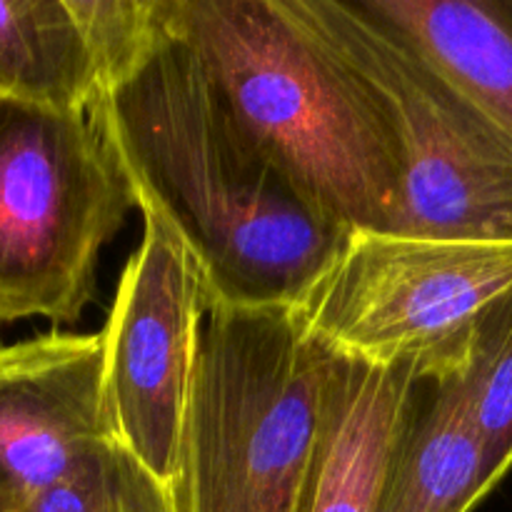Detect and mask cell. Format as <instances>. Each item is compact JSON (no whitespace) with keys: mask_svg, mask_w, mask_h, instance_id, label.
<instances>
[{"mask_svg":"<svg viewBox=\"0 0 512 512\" xmlns=\"http://www.w3.org/2000/svg\"><path fill=\"white\" fill-rule=\"evenodd\" d=\"M490 493L465 378L420 383L378 512H470Z\"/></svg>","mask_w":512,"mask_h":512,"instance_id":"obj_10","label":"cell"},{"mask_svg":"<svg viewBox=\"0 0 512 512\" xmlns=\"http://www.w3.org/2000/svg\"><path fill=\"white\" fill-rule=\"evenodd\" d=\"M408 35L512 140V25L495 0H363Z\"/></svg>","mask_w":512,"mask_h":512,"instance_id":"obj_11","label":"cell"},{"mask_svg":"<svg viewBox=\"0 0 512 512\" xmlns=\"http://www.w3.org/2000/svg\"><path fill=\"white\" fill-rule=\"evenodd\" d=\"M495 3H498L500 13H503L505 18H508V23L512 25V0H495Z\"/></svg>","mask_w":512,"mask_h":512,"instance_id":"obj_16","label":"cell"},{"mask_svg":"<svg viewBox=\"0 0 512 512\" xmlns=\"http://www.w3.org/2000/svg\"><path fill=\"white\" fill-rule=\"evenodd\" d=\"M135 198L93 118L0 98V323H75Z\"/></svg>","mask_w":512,"mask_h":512,"instance_id":"obj_6","label":"cell"},{"mask_svg":"<svg viewBox=\"0 0 512 512\" xmlns=\"http://www.w3.org/2000/svg\"><path fill=\"white\" fill-rule=\"evenodd\" d=\"M0 98L90 115L100 83L68 0H0Z\"/></svg>","mask_w":512,"mask_h":512,"instance_id":"obj_12","label":"cell"},{"mask_svg":"<svg viewBox=\"0 0 512 512\" xmlns=\"http://www.w3.org/2000/svg\"><path fill=\"white\" fill-rule=\"evenodd\" d=\"M208 310L203 275L185 245L145 218L103 328L105 403L115 443L170 485Z\"/></svg>","mask_w":512,"mask_h":512,"instance_id":"obj_7","label":"cell"},{"mask_svg":"<svg viewBox=\"0 0 512 512\" xmlns=\"http://www.w3.org/2000/svg\"><path fill=\"white\" fill-rule=\"evenodd\" d=\"M90 118L135 208L198 265L210 308H295L348 238L238 123L175 30Z\"/></svg>","mask_w":512,"mask_h":512,"instance_id":"obj_1","label":"cell"},{"mask_svg":"<svg viewBox=\"0 0 512 512\" xmlns=\"http://www.w3.org/2000/svg\"><path fill=\"white\" fill-rule=\"evenodd\" d=\"M465 385L483 438L485 478L493 490L512 468V295L490 318Z\"/></svg>","mask_w":512,"mask_h":512,"instance_id":"obj_15","label":"cell"},{"mask_svg":"<svg viewBox=\"0 0 512 512\" xmlns=\"http://www.w3.org/2000/svg\"><path fill=\"white\" fill-rule=\"evenodd\" d=\"M510 295L512 240L350 230L295 310L325 353L445 383Z\"/></svg>","mask_w":512,"mask_h":512,"instance_id":"obj_5","label":"cell"},{"mask_svg":"<svg viewBox=\"0 0 512 512\" xmlns=\"http://www.w3.org/2000/svg\"><path fill=\"white\" fill-rule=\"evenodd\" d=\"M108 440L103 333H45L0 348V495L13 508Z\"/></svg>","mask_w":512,"mask_h":512,"instance_id":"obj_8","label":"cell"},{"mask_svg":"<svg viewBox=\"0 0 512 512\" xmlns=\"http://www.w3.org/2000/svg\"><path fill=\"white\" fill-rule=\"evenodd\" d=\"M418 380L325 353L323 408L298 512H378Z\"/></svg>","mask_w":512,"mask_h":512,"instance_id":"obj_9","label":"cell"},{"mask_svg":"<svg viewBox=\"0 0 512 512\" xmlns=\"http://www.w3.org/2000/svg\"><path fill=\"white\" fill-rule=\"evenodd\" d=\"M173 30L325 213L348 230H395L398 173L373 105L280 0H173Z\"/></svg>","mask_w":512,"mask_h":512,"instance_id":"obj_2","label":"cell"},{"mask_svg":"<svg viewBox=\"0 0 512 512\" xmlns=\"http://www.w3.org/2000/svg\"><path fill=\"white\" fill-rule=\"evenodd\" d=\"M85 35L100 98L128 80L173 35V0H68Z\"/></svg>","mask_w":512,"mask_h":512,"instance_id":"obj_14","label":"cell"},{"mask_svg":"<svg viewBox=\"0 0 512 512\" xmlns=\"http://www.w3.org/2000/svg\"><path fill=\"white\" fill-rule=\"evenodd\" d=\"M0 512H13V505H10L3 495H0Z\"/></svg>","mask_w":512,"mask_h":512,"instance_id":"obj_17","label":"cell"},{"mask_svg":"<svg viewBox=\"0 0 512 512\" xmlns=\"http://www.w3.org/2000/svg\"><path fill=\"white\" fill-rule=\"evenodd\" d=\"M13 512H180V505L173 485L108 440Z\"/></svg>","mask_w":512,"mask_h":512,"instance_id":"obj_13","label":"cell"},{"mask_svg":"<svg viewBox=\"0 0 512 512\" xmlns=\"http://www.w3.org/2000/svg\"><path fill=\"white\" fill-rule=\"evenodd\" d=\"M325 385V350L295 308L213 305L185 413L180 512H298Z\"/></svg>","mask_w":512,"mask_h":512,"instance_id":"obj_3","label":"cell"},{"mask_svg":"<svg viewBox=\"0 0 512 512\" xmlns=\"http://www.w3.org/2000/svg\"><path fill=\"white\" fill-rule=\"evenodd\" d=\"M355 78L398 173L395 233L512 240V140L363 0H280Z\"/></svg>","mask_w":512,"mask_h":512,"instance_id":"obj_4","label":"cell"}]
</instances>
